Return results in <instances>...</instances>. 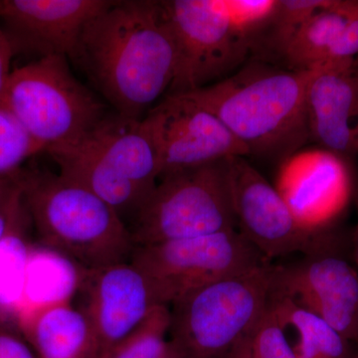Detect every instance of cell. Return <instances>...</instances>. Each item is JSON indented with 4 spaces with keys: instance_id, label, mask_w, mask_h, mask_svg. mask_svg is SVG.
I'll return each mask as SVG.
<instances>
[{
    "instance_id": "6da1fadb",
    "label": "cell",
    "mask_w": 358,
    "mask_h": 358,
    "mask_svg": "<svg viewBox=\"0 0 358 358\" xmlns=\"http://www.w3.org/2000/svg\"><path fill=\"white\" fill-rule=\"evenodd\" d=\"M76 62L117 114L143 120L171 89L178 69V48L162 1H115L87 25Z\"/></svg>"
},
{
    "instance_id": "7a4b0ae2",
    "label": "cell",
    "mask_w": 358,
    "mask_h": 358,
    "mask_svg": "<svg viewBox=\"0 0 358 358\" xmlns=\"http://www.w3.org/2000/svg\"><path fill=\"white\" fill-rule=\"evenodd\" d=\"M312 73L257 61L185 95L215 115L249 155L281 162L310 141L306 92Z\"/></svg>"
},
{
    "instance_id": "3957f363",
    "label": "cell",
    "mask_w": 358,
    "mask_h": 358,
    "mask_svg": "<svg viewBox=\"0 0 358 358\" xmlns=\"http://www.w3.org/2000/svg\"><path fill=\"white\" fill-rule=\"evenodd\" d=\"M23 199L44 248L87 272L129 262L134 244L128 225L107 202L62 174L23 169Z\"/></svg>"
},
{
    "instance_id": "277c9868",
    "label": "cell",
    "mask_w": 358,
    "mask_h": 358,
    "mask_svg": "<svg viewBox=\"0 0 358 358\" xmlns=\"http://www.w3.org/2000/svg\"><path fill=\"white\" fill-rule=\"evenodd\" d=\"M47 154L59 173L84 186L131 223L160 176L157 148L143 120L108 114L76 145ZM127 224V223H126Z\"/></svg>"
},
{
    "instance_id": "5b68a950",
    "label": "cell",
    "mask_w": 358,
    "mask_h": 358,
    "mask_svg": "<svg viewBox=\"0 0 358 358\" xmlns=\"http://www.w3.org/2000/svg\"><path fill=\"white\" fill-rule=\"evenodd\" d=\"M275 270L266 262L173 303L169 341L179 357L230 358L267 310Z\"/></svg>"
},
{
    "instance_id": "8992f818",
    "label": "cell",
    "mask_w": 358,
    "mask_h": 358,
    "mask_svg": "<svg viewBox=\"0 0 358 358\" xmlns=\"http://www.w3.org/2000/svg\"><path fill=\"white\" fill-rule=\"evenodd\" d=\"M0 103L44 152L76 145L108 115L63 56L40 58L11 71Z\"/></svg>"
},
{
    "instance_id": "52a82bcc",
    "label": "cell",
    "mask_w": 358,
    "mask_h": 358,
    "mask_svg": "<svg viewBox=\"0 0 358 358\" xmlns=\"http://www.w3.org/2000/svg\"><path fill=\"white\" fill-rule=\"evenodd\" d=\"M227 159L162 174L129 226L134 246L237 229Z\"/></svg>"
},
{
    "instance_id": "ba28073f",
    "label": "cell",
    "mask_w": 358,
    "mask_h": 358,
    "mask_svg": "<svg viewBox=\"0 0 358 358\" xmlns=\"http://www.w3.org/2000/svg\"><path fill=\"white\" fill-rule=\"evenodd\" d=\"M129 262L147 275L160 303L171 307L190 292L270 261L233 229L134 247Z\"/></svg>"
},
{
    "instance_id": "9c48e42d",
    "label": "cell",
    "mask_w": 358,
    "mask_h": 358,
    "mask_svg": "<svg viewBox=\"0 0 358 358\" xmlns=\"http://www.w3.org/2000/svg\"><path fill=\"white\" fill-rule=\"evenodd\" d=\"M178 48V69L169 94L208 86L248 56L254 40L233 20L227 0L162 1Z\"/></svg>"
},
{
    "instance_id": "30bf717a",
    "label": "cell",
    "mask_w": 358,
    "mask_h": 358,
    "mask_svg": "<svg viewBox=\"0 0 358 358\" xmlns=\"http://www.w3.org/2000/svg\"><path fill=\"white\" fill-rule=\"evenodd\" d=\"M227 162L237 230L266 260L305 255L329 242L324 231L308 229L298 220L279 190L246 157Z\"/></svg>"
},
{
    "instance_id": "8fae6325",
    "label": "cell",
    "mask_w": 358,
    "mask_h": 358,
    "mask_svg": "<svg viewBox=\"0 0 358 358\" xmlns=\"http://www.w3.org/2000/svg\"><path fill=\"white\" fill-rule=\"evenodd\" d=\"M143 122L157 148L160 176L249 155L215 115L185 94H169Z\"/></svg>"
},
{
    "instance_id": "7c38bea8",
    "label": "cell",
    "mask_w": 358,
    "mask_h": 358,
    "mask_svg": "<svg viewBox=\"0 0 358 358\" xmlns=\"http://www.w3.org/2000/svg\"><path fill=\"white\" fill-rule=\"evenodd\" d=\"M274 291L358 345V268L327 244L296 262L275 265Z\"/></svg>"
},
{
    "instance_id": "4fadbf2b",
    "label": "cell",
    "mask_w": 358,
    "mask_h": 358,
    "mask_svg": "<svg viewBox=\"0 0 358 358\" xmlns=\"http://www.w3.org/2000/svg\"><path fill=\"white\" fill-rule=\"evenodd\" d=\"M110 0H0V25L13 54L76 61L82 35Z\"/></svg>"
},
{
    "instance_id": "5bb4252c",
    "label": "cell",
    "mask_w": 358,
    "mask_h": 358,
    "mask_svg": "<svg viewBox=\"0 0 358 358\" xmlns=\"http://www.w3.org/2000/svg\"><path fill=\"white\" fill-rule=\"evenodd\" d=\"M88 273L85 307L94 336L93 358H109L160 303L152 282L131 262Z\"/></svg>"
},
{
    "instance_id": "9a60e30c",
    "label": "cell",
    "mask_w": 358,
    "mask_h": 358,
    "mask_svg": "<svg viewBox=\"0 0 358 358\" xmlns=\"http://www.w3.org/2000/svg\"><path fill=\"white\" fill-rule=\"evenodd\" d=\"M348 162L317 145L280 162L275 188L308 229L322 231L345 207L350 192Z\"/></svg>"
},
{
    "instance_id": "2e32d148",
    "label": "cell",
    "mask_w": 358,
    "mask_h": 358,
    "mask_svg": "<svg viewBox=\"0 0 358 358\" xmlns=\"http://www.w3.org/2000/svg\"><path fill=\"white\" fill-rule=\"evenodd\" d=\"M306 110L310 141L348 160L358 157V58L313 68Z\"/></svg>"
},
{
    "instance_id": "e0dca14e",
    "label": "cell",
    "mask_w": 358,
    "mask_h": 358,
    "mask_svg": "<svg viewBox=\"0 0 358 358\" xmlns=\"http://www.w3.org/2000/svg\"><path fill=\"white\" fill-rule=\"evenodd\" d=\"M17 322L38 358H93L88 315L69 300L30 308L18 315Z\"/></svg>"
},
{
    "instance_id": "ac0fdd59",
    "label": "cell",
    "mask_w": 358,
    "mask_h": 358,
    "mask_svg": "<svg viewBox=\"0 0 358 358\" xmlns=\"http://www.w3.org/2000/svg\"><path fill=\"white\" fill-rule=\"evenodd\" d=\"M270 305L287 331H293L292 343L298 358H352L357 348L317 315L296 305L273 288Z\"/></svg>"
},
{
    "instance_id": "d6986e66",
    "label": "cell",
    "mask_w": 358,
    "mask_h": 358,
    "mask_svg": "<svg viewBox=\"0 0 358 358\" xmlns=\"http://www.w3.org/2000/svg\"><path fill=\"white\" fill-rule=\"evenodd\" d=\"M355 0H333L306 21L289 42L282 60L291 70L307 71L327 60L352 13Z\"/></svg>"
},
{
    "instance_id": "ffe728a7",
    "label": "cell",
    "mask_w": 358,
    "mask_h": 358,
    "mask_svg": "<svg viewBox=\"0 0 358 358\" xmlns=\"http://www.w3.org/2000/svg\"><path fill=\"white\" fill-rule=\"evenodd\" d=\"M29 214H25L0 243V313L17 320L24 293L26 271L31 253Z\"/></svg>"
},
{
    "instance_id": "44dd1931",
    "label": "cell",
    "mask_w": 358,
    "mask_h": 358,
    "mask_svg": "<svg viewBox=\"0 0 358 358\" xmlns=\"http://www.w3.org/2000/svg\"><path fill=\"white\" fill-rule=\"evenodd\" d=\"M331 1L333 0H278L275 13L260 35L263 36V46L282 58L289 42L306 21L320 9L329 6Z\"/></svg>"
},
{
    "instance_id": "7402d4cb",
    "label": "cell",
    "mask_w": 358,
    "mask_h": 358,
    "mask_svg": "<svg viewBox=\"0 0 358 358\" xmlns=\"http://www.w3.org/2000/svg\"><path fill=\"white\" fill-rule=\"evenodd\" d=\"M171 327V307L159 306L124 339L109 358H159L166 350Z\"/></svg>"
},
{
    "instance_id": "603a6c76",
    "label": "cell",
    "mask_w": 358,
    "mask_h": 358,
    "mask_svg": "<svg viewBox=\"0 0 358 358\" xmlns=\"http://www.w3.org/2000/svg\"><path fill=\"white\" fill-rule=\"evenodd\" d=\"M42 152L41 145L0 103V182L15 178L27 160Z\"/></svg>"
},
{
    "instance_id": "cb8c5ba5",
    "label": "cell",
    "mask_w": 358,
    "mask_h": 358,
    "mask_svg": "<svg viewBox=\"0 0 358 358\" xmlns=\"http://www.w3.org/2000/svg\"><path fill=\"white\" fill-rule=\"evenodd\" d=\"M230 358H298L270 303L258 324Z\"/></svg>"
},
{
    "instance_id": "d4e9b609",
    "label": "cell",
    "mask_w": 358,
    "mask_h": 358,
    "mask_svg": "<svg viewBox=\"0 0 358 358\" xmlns=\"http://www.w3.org/2000/svg\"><path fill=\"white\" fill-rule=\"evenodd\" d=\"M20 173L0 182V243L27 213Z\"/></svg>"
},
{
    "instance_id": "484cf974",
    "label": "cell",
    "mask_w": 358,
    "mask_h": 358,
    "mask_svg": "<svg viewBox=\"0 0 358 358\" xmlns=\"http://www.w3.org/2000/svg\"><path fill=\"white\" fill-rule=\"evenodd\" d=\"M0 358H38L15 317L0 313Z\"/></svg>"
},
{
    "instance_id": "4316f807",
    "label": "cell",
    "mask_w": 358,
    "mask_h": 358,
    "mask_svg": "<svg viewBox=\"0 0 358 358\" xmlns=\"http://www.w3.org/2000/svg\"><path fill=\"white\" fill-rule=\"evenodd\" d=\"M358 58V1L355 6L343 30L329 52L324 62H341Z\"/></svg>"
},
{
    "instance_id": "83f0119b",
    "label": "cell",
    "mask_w": 358,
    "mask_h": 358,
    "mask_svg": "<svg viewBox=\"0 0 358 358\" xmlns=\"http://www.w3.org/2000/svg\"><path fill=\"white\" fill-rule=\"evenodd\" d=\"M13 56L11 45L0 25V96L11 73L10 64Z\"/></svg>"
},
{
    "instance_id": "f1b7e54d",
    "label": "cell",
    "mask_w": 358,
    "mask_h": 358,
    "mask_svg": "<svg viewBox=\"0 0 358 358\" xmlns=\"http://www.w3.org/2000/svg\"><path fill=\"white\" fill-rule=\"evenodd\" d=\"M357 213H358V199H357ZM352 256L353 262L358 268V221L357 228H355V234L352 239Z\"/></svg>"
},
{
    "instance_id": "f546056e",
    "label": "cell",
    "mask_w": 358,
    "mask_h": 358,
    "mask_svg": "<svg viewBox=\"0 0 358 358\" xmlns=\"http://www.w3.org/2000/svg\"><path fill=\"white\" fill-rule=\"evenodd\" d=\"M159 358H180L179 357L178 353L176 352V350H174L173 345L169 343V341H167V345L166 350H164V353H162V357Z\"/></svg>"
},
{
    "instance_id": "4dcf8cb0",
    "label": "cell",
    "mask_w": 358,
    "mask_h": 358,
    "mask_svg": "<svg viewBox=\"0 0 358 358\" xmlns=\"http://www.w3.org/2000/svg\"><path fill=\"white\" fill-rule=\"evenodd\" d=\"M352 358H358V350H357V352H355V355H353Z\"/></svg>"
}]
</instances>
